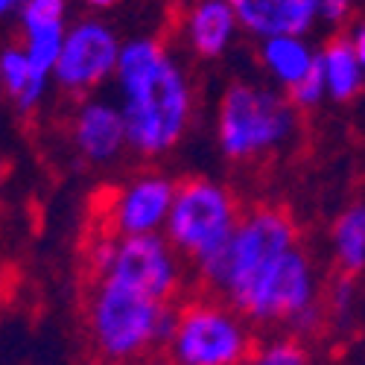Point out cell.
Instances as JSON below:
<instances>
[{
	"mask_svg": "<svg viewBox=\"0 0 365 365\" xmlns=\"http://www.w3.org/2000/svg\"><path fill=\"white\" fill-rule=\"evenodd\" d=\"M126 88V138L146 155L170 149L190 117V94L158 41H138L120 56Z\"/></svg>",
	"mask_w": 365,
	"mask_h": 365,
	"instance_id": "6da1fadb",
	"label": "cell"
},
{
	"mask_svg": "<svg viewBox=\"0 0 365 365\" xmlns=\"http://www.w3.org/2000/svg\"><path fill=\"white\" fill-rule=\"evenodd\" d=\"M181 304L155 301L114 278L88 287V333L94 351L111 365H132L155 348H167Z\"/></svg>",
	"mask_w": 365,
	"mask_h": 365,
	"instance_id": "7a4b0ae2",
	"label": "cell"
},
{
	"mask_svg": "<svg viewBox=\"0 0 365 365\" xmlns=\"http://www.w3.org/2000/svg\"><path fill=\"white\" fill-rule=\"evenodd\" d=\"M298 246V225L284 207L263 205L249 214L231 240L220 266L202 281L207 295H217L246 316L275 266Z\"/></svg>",
	"mask_w": 365,
	"mask_h": 365,
	"instance_id": "3957f363",
	"label": "cell"
},
{
	"mask_svg": "<svg viewBox=\"0 0 365 365\" xmlns=\"http://www.w3.org/2000/svg\"><path fill=\"white\" fill-rule=\"evenodd\" d=\"M240 222V205L225 187L202 175H187L175 185L167 240L202 284L225 257Z\"/></svg>",
	"mask_w": 365,
	"mask_h": 365,
	"instance_id": "277c9868",
	"label": "cell"
},
{
	"mask_svg": "<svg viewBox=\"0 0 365 365\" xmlns=\"http://www.w3.org/2000/svg\"><path fill=\"white\" fill-rule=\"evenodd\" d=\"M170 365H249L255 336L249 319L217 295H202L178 307L167 342Z\"/></svg>",
	"mask_w": 365,
	"mask_h": 365,
	"instance_id": "5b68a950",
	"label": "cell"
},
{
	"mask_svg": "<svg viewBox=\"0 0 365 365\" xmlns=\"http://www.w3.org/2000/svg\"><path fill=\"white\" fill-rule=\"evenodd\" d=\"M292 103L252 85L234 82L220 108V140L234 161L257 158L275 149L292 129Z\"/></svg>",
	"mask_w": 365,
	"mask_h": 365,
	"instance_id": "8992f818",
	"label": "cell"
},
{
	"mask_svg": "<svg viewBox=\"0 0 365 365\" xmlns=\"http://www.w3.org/2000/svg\"><path fill=\"white\" fill-rule=\"evenodd\" d=\"M103 278H114L149 298L170 301V304H178V295L185 289L181 257L170 246V240L158 234L120 237L114 263L108 269V275Z\"/></svg>",
	"mask_w": 365,
	"mask_h": 365,
	"instance_id": "52a82bcc",
	"label": "cell"
},
{
	"mask_svg": "<svg viewBox=\"0 0 365 365\" xmlns=\"http://www.w3.org/2000/svg\"><path fill=\"white\" fill-rule=\"evenodd\" d=\"M117 62V41L106 26L88 21L68 36L62 56H58V82L71 91H85L97 85Z\"/></svg>",
	"mask_w": 365,
	"mask_h": 365,
	"instance_id": "ba28073f",
	"label": "cell"
},
{
	"mask_svg": "<svg viewBox=\"0 0 365 365\" xmlns=\"http://www.w3.org/2000/svg\"><path fill=\"white\" fill-rule=\"evenodd\" d=\"M237 18L260 36H295L307 29L319 0H231Z\"/></svg>",
	"mask_w": 365,
	"mask_h": 365,
	"instance_id": "9c48e42d",
	"label": "cell"
},
{
	"mask_svg": "<svg viewBox=\"0 0 365 365\" xmlns=\"http://www.w3.org/2000/svg\"><path fill=\"white\" fill-rule=\"evenodd\" d=\"M126 135V117L106 106H88L79 114L76 123V140L91 158H108L117 152Z\"/></svg>",
	"mask_w": 365,
	"mask_h": 365,
	"instance_id": "30bf717a",
	"label": "cell"
},
{
	"mask_svg": "<svg viewBox=\"0 0 365 365\" xmlns=\"http://www.w3.org/2000/svg\"><path fill=\"white\" fill-rule=\"evenodd\" d=\"M333 252L345 278H356L365 269V205H354L333 225Z\"/></svg>",
	"mask_w": 365,
	"mask_h": 365,
	"instance_id": "8fae6325",
	"label": "cell"
},
{
	"mask_svg": "<svg viewBox=\"0 0 365 365\" xmlns=\"http://www.w3.org/2000/svg\"><path fill=\"white\" fill-rule=\"evenodd\" d=\"M234 6L231 4H220V0H207V4L196 6L193 18H190V36H193V44L202 56H217L231 29H234Z\"/></svg>",
	"mask_w": 365,
	"mask_h": 365,
	"instance_id": "7c38bea8",
	"label": "cell"
},
{
	"mask_svg": "<svg viewBox=\"0 0 365 365\" xmlns=\"http://www.w3.org/2000/svg\"><path fill=\"white\" fill-rule=\"evenodd\" d=\"M324 65H327L330 94L336 100H351L359 91V56L345 36H336L327 41Z\"/></svg>",
	"mask_w": 365,
	"mask_h": 365,
	"instance_id": "4fadbf2b",
	"label": "cell"
},
{
	"mask_svg": "<svg viewBox=\"0 0 365 365\" xmlns=\"http://www.w3.org/2000/svg\"><path fill=\"white\" fill-rule=\"evenodd\" d=\"M266 62L289 88V85L301 82L304 73L313 68V56L307 53V47H304L301 41H295L292 36H275L266 44Z\"/></svg>",
	"mask_w": 365,
	"mask_h": 365,
	"instance_id": "5bb4252c",
	"label": "cell"
},
{
	"mask_svg": "<svg viewBox=\"0 0 365 365\" xmlns=\"http://www.w3.org/2000/svg\"><path fill=\"white\" fill-rule=\"evenodd\" d=\"M29 36V65H33V73L44 79V73L58 65V56H62V26H44L36 29V33H26Z\"/></svg>",
	"mask_w": 365,
	"mask_h": 365,
	"instance_id": "9a60e30c",
	"label": "cell"
},
{
	"mask_svg": "<svg viewBox=\"0 0 365 365\" xmlns=\"http://www.w3.org/2000/svg\"><path fill=\"white\" fill-rule=\"evenodd\" d=\"M249 365H307V351L292 336L269 339L266 345H257Z\"/></svg>",
	"mask_w": 365,
	"mask_h": 365,
	"instance_id": "2e32d148",
	"label": "cell"
},
{
	"mask_svg": "<svg viewBox=\"0 0 365 365\" xmlns=\"http://www.w3.org/2000/svg\"><path fill=\"white\" fill-rule=\"evenodd\" d=\"M327 82V65H324V56L313 58V68L304 73L301 82L289 85V103L292 106H313L322 97V88Z\"/></svg>",
	"mask_w": 365,
	"mask_h": 365,
	"instance_id": "e0dca14e",
	"label": "cell"
},
{
	"mask_svg": "<svg viewBox=\"0 0 365 365\" xmlns=\"http://www.w3.org/2000/svg\"><path fill=\"white\" fill-rule=\"evenodd\" d=\"M62 9H65L62 0H29L24 9L26 33H36V29H44V26H58Z\"/></svg>",
	"mask_w": 365,
	"mask_h": 365,
	"instance_id": "ac0fdd59",
	"label": "cell"
},
{
	"mask_svg": "<svg viewBox=\"0 0 365 365\" xmlns=\"http://www.w3.org/2000/svg\"><path fill=\"white\" fill-rule=\"evenodd\" d=\"M322 12L330 21H342L348 15V0H322Z\"/></svg>",
	"mask_w": 365,
	"mask_h": 365,
	"instance_id": "d6986e66",
	"label": "cell"
},
{
	"mask_svg": "<svg viewBox=\"0 0 365 365\" xmlns=\"http://www.w3.org/2000/svg\"><path fill=\"white\" fill-rule=\"evenodd\" d=\"M354 50H356V56H359V65H365V26H359V29H356Z\"/></svg>",
	"mask_w": 365,
	"mask_h": 365,
	"instance_id": "ffe728a7",
	"label": "cell"
},
{
	"mask_svg": "<svg viewBox=\"0 0 365 365\" xmlns=\"http://www.w3.org/2000/svg\"><path fill=\"white\" fill-rule=\"evenodd\" d=\"M15 6V0H0V9H4V12H9Z\"/></svg>",
	"mask_w": 365,
	"mask_h": 365,
	"instance_id": "44dd1931",
	"label": "cell"
},
{
	"mask_svg": "<svg viewBox=\"0 0 365 365\" xmlns=\"http://www.w3.org/2000/svg\"><path fill=\"white\" fill-rule=\"evenodd\" d=\"M88 4H97V6H108L111 0H88Z\"/></svg>",
	"mask_w": 365,
	"mask_h": 365,
	"instance_id": "7402d4cb",
	"label": "cell"
}]
</instances>
